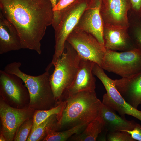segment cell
I'll list each match as a JSON object with an SVG mask.
<instances>
[{"label":"cell","instance_id":"6da1fadb","mask_svg":"<svg viewBox=\"0 0 141 141\" xmlns=\"http://www.w3.org/2000/svg\"><path fill=\"white\" fill-rule=\"evenodd\" d=\"M0 9L17 30L22 48L40 54L41 41L53 20V7L50 0H0Z\"/></svg>","mask_w":141,"mask_h":141},{"label":"cell","instance_id":"7a4b0ae2","mask_svg":"<svg viewBox=\"0 0 141 141\" xmlns=\"http://www.w3.org/2000/svg\"><path fill=\"white\" fill-rule=\"evenodd\" d=\"M64 101L65 106L57 117V121L52 128L55 131L64 130L80 124H88L98 117L102 104L95 91L80 92L67 96Z\"/></svg>","mask_w":141,"mask_h":141},{"label":"cell","instance_id":"3957f363","mask_svg":"<svg viewBox=\"0 0 141 141\" xmlns=\"http://www.w3.org/2000/svg\"><path fill=\"white\" fill-rule=\"evenodd\" d=\"M21 65L20 62H13L7 65L4 70L18 76L23 81L29 93L31 107L37 108L41 105L46 110L54 108L52 107L57 103L50 84L49 72L52 65L50 63L43 73L36 76L23 72L20 68Z\"/></svg>","mask_w":141,"mask_h":141},{"label":"cell","instance_id":"277c9868","mask_svg":"<svg viewBox=\"0 0 141 141\" xmlns=\"http://www.w3.org/2000/svg\"><path fill=\"white\" fill-rule=\"evenodd\" d=\"M80 58L76 50L67 41L64 49L54 65L50 77V83L57 105L63 101L65 93L73 83L77 74Z\"/></svg>","mask_w":141,"mask_h":141},{"label":"cell","instance_id":"5b68a950","mask_svg":"<svg viewBox=\"0 0 141 141\" xmlns=\"http://www.w3.org/2000/svg\"><path fill=\"white\" fill-rule=\"evenodd\" d=\"M91 0H76L60 11L58 22L55 30V52L51 64L54 65L64 49L67 38L78 23L84 11L89 6Z\"/></svg>","mask_w":141,"mask_h":141},{"label":"cell","instance_id":"8992f818","mask_svg":"<svg viewBox=\"0 0 141 141\" xmlns=\"http://www.w3.org/2000/svg\"><path fill=\"white\" fill-rule=\"evenodd\" d=\"M101 67L122 78L133 77L141 72V50L137 48L121 52L106 50Z\"/></svg>","mask_w":141,"mask_h":141},{"label":"cell","instance_id":"52a82bcc","mask_svg":"<svg viewBox=\"0 0 141 141\" xmlns=\"http://www.w3.org/2000/svg\"><path fill=\"white\" fill-rule=\"evenodd\" d=\"M94 74L104 86L107 93L103 96L102 103L118 112L122 117L126 119L127 114L141 121V111L128 103L117 89L114 80L109 78L102 68L97 69Z\"/></svg>","mask_w":141,"mask_h":141},{"label":"cell","instance_id":"ba28073f","mask_svg":"<svg viewBox=\"0 0 141 141\" xmlns=\"http://www.w3.org/2000/svg\"><path fill=\"white\" fill-rule=\"evenodd\" d=\"M66 41L75 49L80 58L91 61L101 67L106 50L92 35L73 30Z\"/></svg>","mask_w":141,"mask_h":141},{"label":"cell","instance_id":"9c48e42d","mask_svg":"<svg viewBox=\"0 0 141 141\" xmlns=\"http://www.w3.org/2000/svg\"><path fill=\"white\" fill-rule=\"evenodd\" d=\"M131 9L130 0H101L100 12L104 26L127 29Z\"/></svg>","mask_w":141,"mask_h":141},{"label":"cell","instance_id":"30bf717a","mask_svg":"<svg viewBox=\"0 0 141 141\" xmlns=\"http://www.w3.org/2000/svg\"><path fill=\"white\" fill-rule=\"evenodd\" d=\"M101 1L91 0L89 6L82 14L74 30L91 34L105 49L103 34L104 25L100 12Z\"/></svg>","mask_w":141,"mask_h":141},{"label":"cell","instance_id":"8fae6325","mask_svg":"<svg viewBox=\"0 0 141 141\" xmlns=\"http://www.w3.org/2000/svg\"><path fill=\"white\" fill-rule=\"evenodd\" d=\"M0 116L1 134L6 141H12L19 126L28 118V113L24 109L15 108L1 101Z\"/></svg>","mask_w":141,"mask_h":141},{"label":"cell","instance_id":"7c38bea8","mask_svg":"<svg viewBox=\"0 0 141 141\" xmlns=\"http://www.w3.org/2000/svg\"><path fill=\"white\" fill-rule=\"evenodd\" d=\"M95 63L80 58L78 72L71 85L64 95L65 98L84 91H95L96 80L92 70Z\"/></svg>","mask_w":141,"mask_h":141},{"label":"cell","instance_id":"4fadbf2b","mask_svg":"<svg viewBox=\"0 0 141 141\" xmlns=\"http://www.w3.org/2000/svg\"><path fill=\"white\" fill-rule=\"evenodd\" d=\"M127 30L104 26L103 34L106 50L125 51L137 48Z\"/></svg>","mask_w":141,"mask_h":141},{"label":"cell","instance_id":"5bb4252c","mask_svg":"<svg viewBox=\"0 0 141 141\" xmlns=\"http://www.w3.org/2000/svg\"><path fill=\"white\" fill-rule=\"evenodd\" d=\"M114 80L117 89L124 99L137 109L141 104V72L131 77Z\"/></svg>","mask_w":141,"mask_h":141},{"label":"cell","instance_id":"9a60e30c","mask_svg":"<svg viewBox=\"0 0 141 141\" xmlns=\"http://www.w3.org/2000/svg\"><path fill=\"white\" fill-rule=\"evenodd\" d=\"M21 49V40L17 30L0 11V54Z\"/></svg>","mask_w":141,"mask_h":141},{"label":"cell","instance_id":"2e32d148","mask_svg":"<svg viewBox=\"0 0 141 141\" xmlns=\"http://www.w3.org/2000/svg\"><path fill=\"white\" fill-rule=\"evenodd\" d=\"M23 82L18 76L4 70H0L1 94L17 103H20L24 96L28 92L23 85Z\"/></svg>","mask_w":141,"mask_h":141},{"label":"cell","instance_id":"e0dca14e","mask_svg":"<svg viewBox=\"0 0 141 141\" xmlns=\"http://www.w3.org/2000/svg\"><path fill=\"white\" fill-rule=\"evenodd\" d=\"M97 118L102 122L104 128L107 130L108 132L131 130L134 128L136 123L134 120H127L119 116L115 111L102 103Z\"/></svg>","mask_w":141,"mask_h":141},{"label":"cell","instance_id":"ac0fdd59","mask_svg":"<svg viewBox=\"0 0 141 141\" xmlns=\"http://www.w3.org/2000/svg\"><path fill=\"white\" fill-rule=\"evenodd\" d=\"M104 128L102 123L97 118L89 123L81 133L74 134L68 140L74 141H96Z\"/></svg>","mask_w":141,"mask_h":141},{"label":"cell","instance_id":"d6986e66","mask_svg":"<svg viewBox=\"0 0 141 141\" xmlns=\"http://www.w3.org/2000/svg\"><path fill=\"white\" fill-rule=\"evenodd\" d=\"M88 124L79 125L70 129L57 131L52 128L49 129L46 135L43 139L44 141H65L68 140L73 135L81 133Z\"/></svg>","mask_w":141,"mask_h":141},{"label":"cell","instance_id":"ffe728a7","mask_svg":"<svg viewBox=\"0 0 141 141\" xmlns=\"http://www.w3.org/2000/svg\"><path fill=\"white\" fill-rule=\"evenodd\" d=\"M57 120L56 114L52 115L31 131L27 141H38L44 139L49 129L53 128Z\"/></svg>","mask_w":141,"mask_h":141},{"label":"cell","instance_id":"44dd1931","mask_svg":"<svg viewBox=\"0 0 141 141\" xmlns=\"http://www.w3.org/2000/svg\"><path fill=\"white\" fill-rule=\"evenodd\" d=\"M65 101H62L57 106L51 109L37 111L34 116L33 125L31 131L33 130L40 124L54 114H56L57 117L61 114L65 105Z\"/></svg>","mask_w":141,"mask_h":141},{"label":"cell","instance_id":"7402d4cb","mask_svg":"<svg viewBox=\"0 0 141 141\" xmlns=\"http://www.w3.org/2000/svg\"><path fill=\"white\" fill-rule=\"evenodd\" d=\"M132 39L137 47L141 50V18L136 13L133 14Z\"/></svg>","mask_w":141,"mask_h":141},{"label":"cell","instance_id":"603a6c76","mask_svg":"<svg viewBox=\"0 0 141 141\" xmlns=\"http://www.w3.org/2000/svg\"><path fill=\"white\" fill-rule=\"evenodd\" d=\"M33 122V120L31 119H28L24 121L17 129L14 138V140H27L32 127Z\"/></svg>","mask_w":141,"mask_h":141},{"label":"cell","instance_id":"cb8c5ba5","mask_svg":"<svg viewBox=\"0 0 141 141\" xmlns=\"http://www.w3.org/2000/svg\"><path fill=\"white\" fill-rule=\"evenodd\" d=\"M106 140L108 141H136L128 132L120 131L108 132Z\"/></svg>","mask_w":141,"mask_h":141},{"label":"cell","instance_id":"d4e9b609","mask_svg":"<svg viewBox=\"0 0 141 141\" xmlns=\"http://www.w3.org/2000/svg\"><path fill=\"white\" fill-rule=\"evenodd\" d=\"M128 132L136 141H141V125L136 123L134 128L131 130H124Z\"/></svg>","mask_w":141,"mask_h":141},{"label":"cell","instance_id":"484cf974","mask_svg":"<svg viewBox=\"0 0 141 141\" xmlns=\"http://www.w3.org/2000/svg\"><path fill=\"white\" fill-rule=\"evenodd\" d=\"M76 0H60L53 8V11H60L69 6Z\"/></svg>","mask_w":141,"mask_h":141},{"label":"cell","instance_id":"4316f807","mask_svg":"<svg viewBox=\"0 0 141 141\" xmlns=\"http://www.w3.org/2000/svg\"><path fill=\"white\" fill-rule=\"evenodd\" d=\"M131 5V9L138 13L141 7V0H130Z\"/></svg>","mask_w":141,"mask_h":141},{"label":"cell","instance_id":"83f0119b","mask_svg":"<svg viewBox=\"0 0 141 141\" xmlns=\"http://www.w3.org/2000/svg\"><path fill=\"white\" fill-rule=\"evenodd\" d=\"M51 2L53 7V8L56 5L57 3V0H50Z\"/></svg>","mask_w":141,"mask_h":141},{"label":"cell","instance_id":"f1b7e54d","mask_svg":"<svg viewBox=\"0 0 141 141\" xmlns=\"http://www.w3.org/2000/svg\"><path fill=\"white\" fill-rule=\"evenodd\" d=\"M0 141H6V140L5 137L1 134L0 136Z\"/></svg>","mask_w":141,"mask_h":141},{"label":"cell","instance_id":"f546056e","mask_svg":"<svg viewBox=\"0 0 141 141\" xmlns=\"http://www.w3.org/2000/svg\"><path fill=\"white\" fill-rule=\"evenodd\" d=\"M139 15L141 18V7L138 13H137Z\"/></svg>","mask_w":141,"mask_h":141},{"label":"cell","instance_id":"4dcf8cb0","mask_svg":"<svg viewBox=\"0 0 141 141\" xmlns=\"http://www.w3.org/2000/svg\"><path fill=\"white\" fill-rule=\"evenodd\" d=\"M60 0H57V3Z\"/></svg>","mask_w":141,"mask_h":141}]
</instances>
